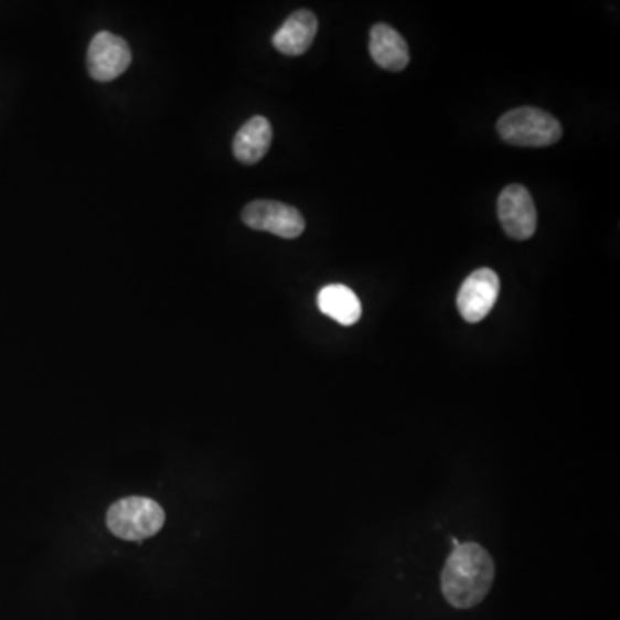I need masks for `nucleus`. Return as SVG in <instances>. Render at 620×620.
Returning <instances> with one entry per match:
<instances>
[{
  "label": "nucleus",
  "mask_w": 620,
  "mask_h": 620,
  "mask_svg": "<svg viewBox=\"0 0 620 620\" xmlns=\"http://www.w3.org/2000/svg\"><path fill=\"white\" fill-rule=\"evenodd\" d=\"M495 579V564L478 543H460L445 564L441 589L456 609H472L487 598Z\"/></svg>",
  "instance_id": "1"
},
{
  "label": "nucleus",
  "mask_w": 620,
  "mask_h": 620,
  "mask_svg": "<svg viewBox=\"0 0 620 620\" xmlns=\"http://www.w3.org/2000/svg\"><path fill=\"white\" fill-rule=\"evenodd\" d=\"M500 138L509 146L549 147L562 138V126L557 118L536 107H519L509 110L496 125Z\"/></svg>",
  "instance_id": "2"
},
{
  "label": "nucleus",
  "mask_w": 620,
  "mask_h": 620,
  "mask_svg": "<svg viewBox=\"0 0 620 620\" xmlns=\"http://www.w3.org/2000/svg\"><path fill=\"white\" fill-rule=\"evenodd\" d=\"M165 514L158 502L143 496L122 499L107 512L110 533L128 542H142L164 526Z\"/></svg>",
  "instance_id": "3"
},
{
  "label": "nucleus",
  "mask_w": 620,
  "mask_h": 620,
  "mask_svg": "<svg viewBox=\"0 0 620 620\" xmlns=\"http://www.w3.org/2000/svg\"><path fill=\"white\" fill-rule=\"evenodd\" d=\"M242 221L256 232L272 233L281 238H299L306 220L297 209L276 201H254L244 209Z\"/></svg>",
  "instance_id": "4"
},
{
  "label": "nucleus",
  "mask_w": 620,
  "mask_h": 620,
  "mask_svg": "<svg viewBox=\"0 0 620 620\" xmlns=\"http://www.w3.org/2000/svg\"><path fill=\"white\" fill-rule=\"evenodd\" d=\"M500 293V278L490 267L475 269L460 287L457 307L466 321L475 324L483 321L495 306Z\"/></svg>",
  "instance_id": "5"
},
{
  "label": "nucleus",
  "mask_w": 620,
  "mask_h": 620,
  "mask_svg": "<svg viewBox=\"0 0 620 620\" xmlns=\"http://www.w3.org/2000/svg\"><path fill=\"white\" fill-rule=\"evenodd\" d=\"M87 64L95 82H113L130 67V45L115 33H97L88 49Z\"/></svg>",
  "instance_id": "6"
},
{
  "label": "nucleus",
  "mask_w": 620,
  "mask_h": 620,
  "mask_svg": "<svg viewBox=\"0 0 620 620\" xmlns=\"http://www.w3.org/2000/svg\"><path fill=\"white\" fill-rule=\"evenodd\" d=\"M499 220L506 235L517 242L530 239L536 232L538 216L526 186L509 185L499 196Z\"/></svg>",
  "instance_id": "7"
},
{
  "label": "nucleus",
  "mask_w": 620,
  "mask_h": 620,
  "mask_svg": "<svg viewBox=\"0 0 620 620\" xmlns=\"http://www.w3.org/2000/svg\"><path fill=\"white\" fill-rule=\"evenodd\" d=\"M318 18L314 12L300 9L293 12L284 26L272 36L276 51L285 55H302L309 51L310 45L318 35Z\"/></svg>",
  "instance_id": "8"
},
{
  "label": "nucleus",
  "mask_w": 620,
  "mask_h": 620,
  "mask_svg": "<svg viewBox=\"0 0 620 620\" xmlns=\"http://www.w3.org/2000/svg\"><path fill=\"white\" fill-rule=\"evenodd\" d=\"M370 52L374 63L388 72H402L410 61L404 36L385 23L374 24L371 30Z\"/></svg>",
  "instance_id": "9"
},
{
  "label": "nucleus",
  "mask_w": 620,
  "mask_h": 620,
  "mask_svg": "<svg viewBox=\"0 0 620 620\" xmlns=\"http://www.w3.org/2000/svg\"><path fill=\"white\" fill-rule=\"evenodd\" d=\"M271 142V122L267 121L264 116H254L235 135L233 153L244 164H256L266 156Z\"/></svg>",
  "instance_id": "10"
},
{
  "label": "nucleus",
  "mask_w": 620,
  "mask_h": 620,
  "mask_svg": "<svg viewBox=\"0 0 620 620\" xmlns=\"http://www.w3.org/2000/svg\"><path fill=\"white\" fill-rule=\"evenodd\" d=\"M318 306L322 314L330 316L342 327H352L362 316L361 300L345 285L322 288L318 295Z\"/></svg>",
  "instance_id": "11"
}]
</instances>
